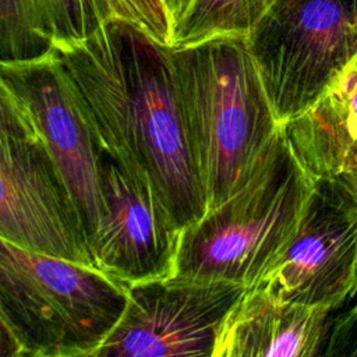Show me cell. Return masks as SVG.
Returning a JSON list of instances; mask_svg holds the SVG:
<instances>
[{
    "label": "cell",
    "instance_id": "cell-1",
    "mask_svg": "<svg viewBox=\"0 0 357 357\" xmlns=\"http://www.w3.org/2000/svg\"><path fill=\"white\" fill-rule=\"evenodd\" d=\"M68 71L102 152L148 178L184 230L208 211L191 152L172 47L123 18L53 47Z\"/></svg>",
    "mask_w": 357,
    "mask_h": 357
},
{
    "label": "cell",
    "instance_id": "cell-2",
    "mask_svg": "<svg viewBox=\"0 0 357 357\" xmlns=\"http://www.w3.org/2000/svg\"><path fill=\"white\" fill-rule=\"evenodd\" d=\"M191 152L208 209L237 192L283 138L247 39L172 47Z\"/></svg>",
    "mask_w": 357,
    "mask_h": 357
},
{
    "label": "cell",
    "instance_id": "cell-3",
    "mask_svg": "<svg viewBox=\"0 0 357 357\" xmlns=\"http://www.w3.org/2000/svg\"><path fill=\"white\" fill-rule=\"evenodd\" d=\"M312 187L283 135L245 185L181 231L174 276L255 289L294 237Z\"/></svg>",
    "mask_w": 357,
    "mask_h": 357
},
{
    "label": "cell",
    "instance_id": "cell-4",
    "mask_svg": "<svg viewBox=\"0 0 357 357\" xmlns=\"http://www.w3.org/2000/svg\"><path fill=\"white\" fill-rule=\"evenodd\" d=\"M128 287L105 272L0 240V319L33 357L92 356L120 321Z\"/></svg>",
    "mask_w": 357,
    "mask_h": 357
},
{
    "label": "cell",
    "instance_id": "cell-5",
    "mask_svg": "<svg viewBox=\"0 0 357 357\" xmlns=\"http://www.w3.org/2000/svg\"><path fill=\"white\" fill-rule=\"evenodd\" d=\"M247 46L283 126L315 105L357 57V0H278Z\"/></svg>",
    "mask_w": 357,
    "mask_h": 357
},
{
    "label": "cell",
    "instance_id": "cell-6",
    "mask_svg": "<svg viewBox=\"0 0 357 357\" xmlns=\"http://www.w3.org/2000/svg\"><path fill=\"white\" fill-rule=\"evenodd\" d=\"M0 116V240L96 268L75 201L45 144L4 98Z\"/></svg>",
    "mask_w": 357,
    "mask_h": 357
},
{
    "label": "cell",
    "instance_id": "cell-7",
    "mask_svg": "<svg viewBox=\"0 0 357 357\" xmlns=\"http://www.w3.org/2000/svg\"><path fill=\"white\" fill-rule=\"evenodd\" d=\"M1 95L45 144L81 215L89 244L103 215L102 149L78 91L57 53L1 60Z\"/></svg>",
    "mask_w": 357,
    "mask_h": 357
},
{
    "label": "cell",
    "instance_id": "cell-8",
    "mask_svg": "<svg viewBox=\"0 0 357 357\" xmlns=\"http://www.w3.org/2000/svg\"><path fill=\"white\" fill-rule=\"evenodd\" d=\"M247 293L176 276L134 284L120 321L91 357H215Z\"/></svg>",
    "mask_w": 357,
    "mask_h": 357
},
{
    "label": "cell",
    "instance_id": "cell-9",
    "mask_svg": "<svg viewBox=\"0 0 357 357\" xmlns=\"http://www.w3.org/2000/svg\"><path fill=\"white\" fill-rule=\"evenodd\" d=\"M271 298L337 311L357 294V198L315 180L297 231L255 287Z\"/></svg>",
    "mask_w": 357,
    "mask_h": 357
},
{
    "label": "cell",
    "instance_id": "cell-10",
    "mask_svg": "<svg viewBox=\"0 0 357 357\" xmlns=\"http://www.w3.org/2000/svg\"><path fill=\"white\" fill-rule=\"evenodd\" d=\"M103 215L91 243L95 265L127 287L176 275L181 229L152 183L105 152Z\"/></svg>",
    "mask_w": 357,
    "mask_h": 357
},
{
    "label": "cell",
    "instance_id": "cell-11",
    "mask_svg": "<svg viewBox=\"0 0 357 357\" xmlns=\"http://www.w3.org/2000/svg\"><path fill=\"white\" fill-rule=\"evenodd\" d=\"M289 149L311 180L357 198V57L310 109L283 124Z\"/></svg>",
    "mask_w": 357,
    "mask_h": 357
},
{
    "label": "cell",
    "instance_id": "cell-12",
    "mask_svg": "<svg viewBox=\"0 0 357 357\" xmlns=\"http://www.w3.org/2000/svg\"><path fill=\"white\" fill-rule=\"evenodd\" d=\"M333 311L248 290L226 329V357H319Z\"/></svg>",
    "mask_w": 357,
    "mask_h": 357
},
{
    "label": "cell",
    "instance_id": "cell-13",
    "mask_svg": "<svg viewBox=\"0 0 357 357\" xmlns=\"http://www.w3.org/2000/svg\"><path fill=\"white\" fill-rule=\"evenodd\" d=\"M278 0H191L172 28L170 47L247 39Z\"/></svg>",
    "mask_w": 357,
    "mask_h": 357
},
{
    "label": "cell",
    "instance_id": "cell-14",
    "mask_svg": "<svg viewBox=\"0 0 357 357\" xmlns=\"http://www.w3.org/2000/svg\"><path fill=\"white\" fill-rule=\"evenodd\" d=\"M43 31L52 46L84 40L113 18L116 0H36Z\"/></svg>",
    "mask_w": 357,
    "mask_h": 357
},
{
    "label": "cell",
    "instance_id": "cell-15",
    "mask_svg": "<svg viewBox=\"0 0 357 357\" xmlns=\"http://www.w3.org/2000/svg\"><path fill=\"white\" fill-rule=\"evenodd\" d=\"M0 45L4 61L36 59L53 49L36 0H0Z\"/></svg>",
    "mask_w": 357,
    "mask_h": 357
},
{
    "label": "cell",
    "instance_id": "cell-16",
    "mask_svg": "<svg viewBox=\"0 0 357 357\" xmlns=\"http://www.w3.org/2000/svg\"><path fill=\"white\" fill-rule=\"evenodd\" d=\"M120 18L132 22L156 42L169 46L172 21L163 0H116Z\"/></svg>",
    "mask_w": 357,
    "mask_h": 357
},
{
    "label": "cell",
    "instance_id": "cell-17",
    "mask_svg": "<svg viewBox=\"0 0 357 357\" xmlns=\"http://www.w3.org/2000/svg\"><path fill=\"white\" fill-rule=\"evenodd\" d=\"M321 357H357V294L332 312Z\"/></svg>",
    "mask_w": 357,
    "mask_h": 357
},
{
    "label": "cell",
    "instance_id": "cell-18",
    "mask_svg": "<svg viewBox=\"0 0 357 357\" xmlns=\"http://www.w3.org/2000/svg\"><path fill=\"white\" fill-rule=\"evenodd\" d=\"M163 3L167 8V13L172 21V28H173L174 22L183 15V13L187 10L191 0H163Z\"/></svg>",
    "mask_w": 357,
    "mask_h": 357
},
{
    "label": "cell",
    "instance_id": "cell-19",
    "mask_svg": "<svg viewBox=\"0 0 357 357\" xmlns=\"http://www.w3.org/2000/svg\"><path fill=\"white\" fill-rule=\"evenodd\" d=\"M225 337H226V332H225L223 340H222L220 347H219V350H218V353H216L215 357H226V340H225Z\"/></svg>",
    "mask_w": 357,
    "mask_h": 357
},
{
    "label": "cell",
    "instance_id": "cell-20",
    "mask_svg": "<svg viewBox=\"0 0 357 357\" xmlns=\"http://www.w3.org/2000/svg\"><path fill=\"white\" fill-rule=\"evenodd\" d=\"M28 357H33V356H31V354H29ZM82 357H91V356H82Z\"/></svg>",
    "mask_w": 357,
    "mask_h": 357
},
{
    "label": "cell",
    "instance_id": "cell-21",
    "mask_svg": "<svg viewBox=\"0 0 357 357\" xmlns=\"http://www.w3.org/2000/svg\"><path fill=\"white\" fill-rule=\"evenodd\" d=\"M319 357H321V354H319Z\"/></svg>",
    "mask_w": 357,
    "mask_h": 357
}]
</instances>
